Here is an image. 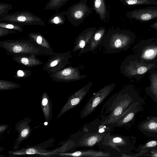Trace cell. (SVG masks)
Returning <instances> with one entry per match:
<instances>
[{
	"mask_svg": "<svg viewBox=\"0 0 157 157\" xmlns=\"http://www.w3.org/2000/svg\"><path fill=\"white\" fill-rule=\"evenodd\" d=\"M12 5L7 3H0V18L8 14L9 10L12 9Z\"/></svg>",
	"mask_w": 157,
	"mask_h": 157,
	"instance_id": "obj_22",
	"label": "cell"
},
{
	"mask_svg": "<svg viewBox=\"0 0 157 157\" xmlns=\"http://www.w3.org/2000/svg\"><path fill=\"white\" fill-rule=\"evenodd\" d=\"M144 101L143 99L140 97L137 101L132 103L118 117L114 123L118 126H122L132 121L135 119L137 113L143 110Z\"/></svg>",
	"mask_w": 157,
	"mask_h": 157,
	"instance_id": "obj_7",
	"label": "cell"
},
{
	"mask_svg": "<svg viewBox=\"0 0 157 157\" xmlns=\"http://www.w3.org/2000/svg\"><path fill=\"white\" fill-rule=\"evenodd\" d=\"M66 13V11L57 12L51 17L47 23L55 25H63L65 22Z\"/></svg>",
	"mask_w": 157,
	"mask_h": 157,
	"instance_id": "obj_18",
	"label": "cell"
},
{
	"mask_svg": "<svg viewBox=\"0 0 157 157\" xmlns=\"http://www.w3.org/2000/svg\"><path fill=\"white\" fill-rule=\"evenodd\" d=\"M148 151H149L147 150H141L138 153L135 154L134 155H128L123 154L122 156L126 157H136L138 156H141L142 155H143L144 154L146 153Z\"/></svg>",
	"mask_w": 157,
	"mask_h": 157,
	"instance_id": "obj_23",
	"label": "cell"
},
{
	"mask_svg": "<svg viewBox=\"0 0 157 157\" xmlns=\"http://www.w3.org/2000/svg\"><path fill=\"white\" fill-rule=\"evenodd\" d=\"M105 144L116 149L119 146L127 145L128 143V140L121 136H111L108 133L105 135Z\"/></svg>",
	"mask_w": 157,
	"mask_h": 157,
	"instance_id": "obj_13",
	"label": "cell"
},
{
	"mask_svg": "<svg viewBox=\"0 0 157 157\" xmlns=\"http://www.w3.org/2000/svg\"><path fill=\"white\" fill-rule=\"evenodd\" d=\"M17 75L19 77H22L24 75V74L22 71L19 70L17 71Z\"/></svg>",
	"mask_w": 157,
	"mask_h": 157,
	"instance_id": "obj_29",
	"label": "cell"
},
{
	"mask_svg": "<svg viewBox=\"0 0 157 157\" xmlns=\"http://www.w3.org/2000/svg\"><path fill=\"white\" fill-rule=\"evenodd\" d=\"M29 131L28 129H25L23 130L21 133V136L22 137L26 136L28 134Z\"/></svg>",
	"mask_w": 157,
	"mask_h": 157,
	"instance_id": "obj_25",
	"label": "cell"
},
{
	"mask_svg": "<svg viewBox=\"0 0 157 157\" xmlns=\"http://www.w3.org/2000/svg\"><path fill=\"white\" fill-rule=\"evenodd\" d=\"M21 63L25 65H28L29 63V60L28 58L23 57L21 59Z\"/></svg>",
	"mask_w": 157,
	"mask_h": 157,
	"instance_id": "obj_24",
	"label": "cell"
},
{
	"mask_svg": "<svg viewBox=\"0 0 157 157\" xmlns=\"http://www.w3.org/2000/svg\"><path fill=\"white\" fill-rule=\"evenodd\" d=\"M123 74L129 78L140 81L147 74L157 68V63H147L141 61L134 54L126 57L122 67Z\"/></svg>",
	"mask_w": 157,
	"mask_h": 157,
	"instance_id": "obj_1",
	"label": "cell"
},
{
	"mask_svg": "<svg viewBox=\"0 0 157 157\" xmlns=\"http://www.w3.org/2000/svg\"><path fill=\"white\" fill-rule=\"evenodd\" d=\"M96 30L95 28L91 27L86 29L80 33L78 37V39H80L78 44L79 48H83L85 47L87 42L86 40L91 38Z\"/></svg>",
	"mask_w": 157,
	"mask_h": 157,
	"instance_id": "obj_16",
	"label": "cell"
},
{
	"mask_svg": "<svg viewBox=\"0 0 157 157\" xmlns=\"http://www.w3.org/2000/svg\"><path fill=\"white\" fill-rule=\"evenodd\" d=\"M0 21L22 25H38L44 26L45 25L44 22L40 17L30 12L23 10L6 14L0 18Z\"/></svg>",
	"mask_w": 157,
	"mask_h": 157,
	"instance_id": "obj_5",
	"label": "cell"
},
{
	"mask_svg": "<svg viewBox=\"0 0 157 157\" xmlns=\"http://www.w3.org/2000/svg\"><path fill=\"white\" fill-rule=\"evenodd\" d=\"M145 156H148L153 157H157V153L156 154H145Z\"/></svg>",
	"mask_w": 157,
	"mask_h": 157,
	"instance_id": "obj_32",
	"label": "cell"
},
{
	"mask_svg": "<svg viewBox=\"0 0 157 157\" xmlns=\"http://www.w3.org/2000/svg\"><path fill=\"white\" fill-rule=\"evenodd\" d=\"M150 26L151 28L157 31V21L151 24Z\"/></svg>",
	"mask_w": 157,
	"mask_h": 157,
	"instance_id": "obj_26",
	"label": "cell"
},
{
	"mask_svg": "<svg viewBox=\"0 0 157 157\" xmlns=\"http://www.w3.org/2000/svg\"><path fill=\"white\" fill-rule=\"evenodd\" d=\"M48 101V99L47 98H44L42 101V104L44 106L45 105L47 104Z\"/></svg>",
	"mask_w": 157,
	"mask_h": 157,
	"instance_id": "obj_31",
	"label": "cell"
},
{
	"mask_svg": "<svg viewBox=\"0 0 157 157\" xmlns=\"http://www.w3.org/2000/svg\"><path fill=\"white\" fill-rule=\"evenodd\" d=\"M149 73L150 84L145 88L144 91L154 101L157 103V70H151Z\"/></svg>",
	"mask_w": 157,
	"mask_h": 157,
	"instance_id": "obj_11",
	"label": "cell"
},
{
	"mask_svg": "<svg viewBox=\"0 0 157 157\" xmlns=\"http://www.w3.org/2000/svg\"><path fill=\"white\" fill-rule=\"evenodd\" d=\"M44 124L45 125H46L48 124V123L47 122H45L44 123Z\"/></svg>",
	"mask_w": 157,
	"mask_h": 157,
	"instance_id": "obj_34",
	"label": "cell"
},
{
	"mask_svg": "<svg viewBox=\"0 0 157 157\" xmlns=\"http://www.w3.org/2000/svg\"><path fill=\"white\" fill-rule=\"evenodd\" d=\"M42 40V37L40 36H38L36 38V42L37 43L39 44H40L41 43Z\"/></svg>",
	"mask_w": 157,
	"mask_h": 157,
	"instance_id": "obj_27",
	"label": "cell"
},
{
	"mask_svg": "<svg viewBox=\"0 0 157 157\" xmlns=\"http://www.w3.org/2000/svg\"><path fill=\"white\" fill-rule=\"evenodd\" d=\"M123 5L134 6L141 5L157 6V0H118Z\"/></svg>",
	"mask_w": 157,
	"mask_h": 157,
	"instance_id": "obj_17",
	"label": "cell"
},
{
	"mask_svg": "<svg viewBox=\"0 0 157 157\" xmlns=\"http://www.w3.org/2000/svg\"><path fill=\"white\" fill-rule=\"evenodd\" d=\"M114 86V83L106 86L92 97L82 110L80 118H83L91 114L110 94Z\"/></svg>",
	"mask_w": 157,
	"mask_h": 157,
	"instance_id": "obj_6",
	"label": "cell"
},
{
	"mask_svg": "<svg viewBox=\"0 0 157 157\" xmlns=\"http://www.w3.org/2000/svg\"><path fill=\"white\" fill-rule=\"evenodd\" d=\"M126 16L141 22H147L157 18V6H150L127 12Z\"/></svg>",
	"mask_w": 157,
	"mask_h": 157,
	"instance_id": "obj_8",
	"label": "cell"
},
{
	"mask_svg": "<svg viewBox=\"0 0 157 157\" xmlns=\"http://www.w3.org/2000/svg\"><path fill=\"white\" fill-rule=\"evenodd\" d=\"M93 6L100 19L102 21H105L108 15L105 0H94Z\"/></svg>",
	"mask_w": 157,
	"mask_h": 157,
	"instance_id": "obj_14",
	"label": "cell"
},
{
	"mask_svg": "<svg viewBox=\"0 0 157 157\" xmlns=\"http://www.w3.org/2000/svg\"><path fill=\"white\" fill-rule=\"evenodd\" d=\"M69 156L80 157H109L110 155L108 152L93 150L86 151H78L72 153H67L64 154Z\"/></svg>",
	"mask_w": 157,
	"mask_h": 157,
	"instance_id": "obj_15",
	"label": "cell"
},
{
	"mask_svg": "<svg viewBox=\"0 0 157 157\" xmlns=\"http://www.w3.org/2000/svg\"><path fill=\"white\" fill-rule=\"evenodd\" d=\"M0 27L17 30L20 32L23 31L22 25L7 22L0 21Z\"/></svg>",
	"mask_w": 157,
	"mask_h": 157,
	"instance_id": "obj_21",
	"label": "cell"
},
{
	"mask_svg": "<svg viewBox=\"0 0 157 157\" xmlns=\"http://www.w3.org/2000/svg\"><path fill=\"white\" fill-rule=\"evenodd\" d=\"M150 152L151 154L157 153V148L152 149L150 151Z\"/></svg>",
	"mask_w": 157,
	"mask_h": 157,
	"instance_id": "obj_33",
	"label": "cell"
},
{
	"mask_svg": "<svg viewBox=\"0 0 157 157\" xmlns=\"http://www.w3.org/2000/svg\"><path fill=\"white\" fill-rule=\"evenodd\" d=\"M157 147V140H153L147 142L144 144H140L137 147L136 151L139 152L142 150L148 151Z\"/></svg>",
	"mask_w": 157,
	"mask_h": 157,
	"instance_id": "obj_20",
	"label": "cell"
},
{
	"mask_svg": "<svg viewBox=\"0 0 157 157\" xmlns=\"http://www.w3.org/2000/svg\"><path fill=\"white\" fill-rule=\"evenodd\" d=\"M58 63V62L56 60L52 62L50 64V66L52 67H54Z\"/></svg>",
	"mask_w": 157,
	"mask_h": 157,
	"instance_id": "obj_30",
	"label": "cell"
},
{
	"mask_svg": "<svg viewBox=\"0 0 157 157\" xmlns=\"http://www.w3.org/2000/svg\"><path fill=\"white\" fill-rule=\"evenodd\" d=\"M88 1L81 0L69 7L66 11L68 20L74 26L82 24L92 13V10L87 4Z\"/></svg>",
	"mask_w": 157,
	"mask_h": 157,
	"instance_id": "obj_4",
	"label": "cell"
},
{
	"mask_svg": "<svg viewBox=\"0 0 157 157\" xmlns=\"http://www.w3.org/2000/svg\"><path fill=\"white\" fill-rule=\"evenodd\" d=\"M123 91V94L120 95L114 109L105 120L104 124L114 123L118 117L132 103L136 101L141 97L132 85H128L125 88Z\"/></svg>",
	"mask_w": 157,
	"mask_h": 157,
	"instance_id": "obj_2",
	"label": "cell"
},
{
	"mask_svg": "<svg viewBox=\"0 0 157 157\" xmlns=\"http://www.w3.org/2000/svg\"><path fill=\"white\" fill-rule=\"evenodd\" d=\"M134 54L147 63H157V37L140 40L132 48Z\"/></svg>",
	"mask_w": 157,
	"mask_h": 157,
	"instance_id": "obj_3",
	"label": "cell"
},
{
	"mask_svg": "<svg viewBox=\"0 0 157 157\" xmlns=\"http://www.w3.org/2000/svg\"><path fill=\"white\" fill-rule=\"evenodd\" d=\"M105 133H91L84 135L78 143V145L84 147L92 146L102 141Z\"/></svg>",
	"mask_w": 157,
	"mask_h": 157,
	"instance_id": "obj_12",
	"label": "cell"
},
{
	"mask_svg": "<svg viewBox=\"0 0 157 157\" xmlns=\"http://www.w3.org/2000/svg\"><path fill=\"white\" fill-rule=\"evenodd\" d=\"M44 10H56L61 7L69 0H47Z\"/></svg>",
	"mask_w": 157,
	"mask_h": 157,
	"instance_id": "obj_19",
	"label": "cell"
},
{
	"mask_svg": "<svg viewBox=\"0 0 157 157\" xmlns=\"http://www.w3.org/2000/svg\"><path fill=\"white\" fill-rule=\"evenodd\" d=\"M92 82H89L81 89L75 92L71 97L65 106V110L77 105L82 100L89 91Z\"/></svg>",
	"mask_w": 157,
	"mask_h": 157,
	"instance_id": "obj_10",
	"label": "cell"
},
{
	"mask_svg": "<svg viewBox=\"0 0 157 157\" xmlns=\"http://www.w3.org/2000/svg\"><path fill=\"white\" fill-rule=\"evenodd\" d=\"M139 130L144 135L150 137H157V113L155 116H147L138 125Z\"/></svg>",
	"mask_w": 157,
	"mask_h": 157,
	"instance_id": "obj_9",
	"label": "cell"
},
{
	"mask_svg": "<svg viewBox=\"0 0 157 157\" xmlns=\"http://www.w3.org/2000/svg\"><path fill=\"white\" fill-rule=\"evenodd\" d=\"M35 151L33 149H28L26 151V153L28 154H33L35 153Z\"/></svg>",
	"mask_w": 157,
	"mask_h": 157,
	"instance_id": "obj_28",
	"label": "cell"
}]
</instances>
